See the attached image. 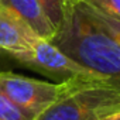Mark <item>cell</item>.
I'll return each instance as SVG.
<instances>
[{"mask_svg": "<svg viewBox=\"0 0 120 120\" xmlns=\"http://www.w3.org/2000/svg\"><path fill=\"white\" fill-rule=\"evenodd\" d=\"M49 41L120 92V42L92 23L75 0H67L65 19Z\"/></svg>", "mask_w": 120, "mask_h": 120, "instance_id": "1", "label": "cell"}, {"mask_svg": "<svg viewBox=\"0 0 120 120\" xmlns=\"http://www.w3.org/2000/svg\"><path fill=\"white\" fill-rule=\"evenodd\" d=\"M120 110V92L102 82H83L35 120H103Z\"/></svg>", "mask_w": 120, "mask_h": 120, "instance_id": "2", "label": "cell"}, {"mask_svg": "<svg viewBox=\"0 0 120 120\" xmlns=\"http://www.w3.org/2000/svg\"><path fill=\"white\" fill-rule=\"evenodd\" d=\"M83 79H67L58 83L27 78L13 72H0V92L26 116L35 120L59 98L78 88Z\"/></svg>", "mask_w": 120, "mask_h": 120, "instance_id": "3", "label": "cell"}, {"mask_svg": "<svg viewBox=\"0 0 120 120\" xmlns=\"http://www.w3.org/2000/svg\"><path fill=\"white\" fill-rule=\"evenodd\" d=\"M10 56L19 64L51 78L59 79V82L67 79H83L105 83L98 75L74 61L48 40H38L30 48L13 52Z\"/></svg>", "mask_w": 120, "mask_h": 120, "instance_id": "4", "label": "cell"}, {"mask_svg": "<svg viewBox=\"0 0 120 120\" xmlns=\"http://www.w3.org/2000/svg\"><path fill=\"white\" fill-rule=\"evenodd\" d=\"M40 38L20 17L0 6V51L6 54L30 48Z\"/></svg>", "mask_w": 120, "mask_h": 120, "instance_id": "5", "label": "cell"}, {"mask_svg": "<svg viewBox=\"0 0 120 120\" xmlns=\"http://www.w3.org/2000/svg\"><path fill=\"white\" fill-rule=\"evenodd\" d=\"M0 6L20 17L42 40L49 41L56 33L38 0H0Z\"/></svg>", "mask_w": 120, "mask_h": 120, "instance_id": "6", "label": "cell"}, {"mask_svg": "<svg viewBox=\"0 0 120 120\" xmlns=\"http://www.w3.org/2000/svg\"><path fill=\"white\" fill-rule=\"evenodd\" d=\"M78 7L82 10V13L92 21L95 23L100 30H103L106 34H109L110 37H113L116 41L120 42V20H116L113 17H109L95 9H92L90 6L79 2V0H75Z\"/></svg>", "mask_w": 120, "mask_h": 120, "instance_id": "7", "label": "cell"}, {"mask_svg": "<svg viewBox=\"0 0 120 120\" xmlns=\"http://www.w3.org/2000/svg\"><path fill=\"white\" fill-rule=\"evenodd\" d=\"M38 2L51 24L55 27V30H58L65 19L67 0H38Z\"/></svg>", "mask_w": 120, "mask_h": 120, "instance_id": "8", "label": "cell"}, {"mask_svg": "<svg viewBox=\"0 0 120 120\" xmlns=\"http://www.w3.org/2000/svg\"><path fill=\"white\" fill-rule=\"evenodd\" d=\"M79 2L90 6L92 9L120 20V0H79Z\"/></svg>", "mask_w": 120, "mask_h": 120, "instance_id": "9", "label": "cell"}, {"mask_svg": "<svg viewBox=\"0 0 120 120\" xmlns=\"http://www.w3.org/2000/svg\"><path fill=\"white\" fill-rule=\"evenodd\" d=\"M0 120H31L0 92Z\"/></svg>", "mask_w": 120, "mask_h": 120, "instance_id": "10", "label": "cell"}, {"mask_svg": "<svg viewBox=\"0 0 120 120\" xmlns=\"http://www.w3.org/2000/svg\"><path fill=\"white\" fill-rule=\"evenodd\" d=\"M103 120H120V110L113 113V114H110V116H107V117H105Z\"/></svg>", "mask_w": 120, "mask_h": 120, "instance_id": "11", "label": "cell"}]
</instances>
